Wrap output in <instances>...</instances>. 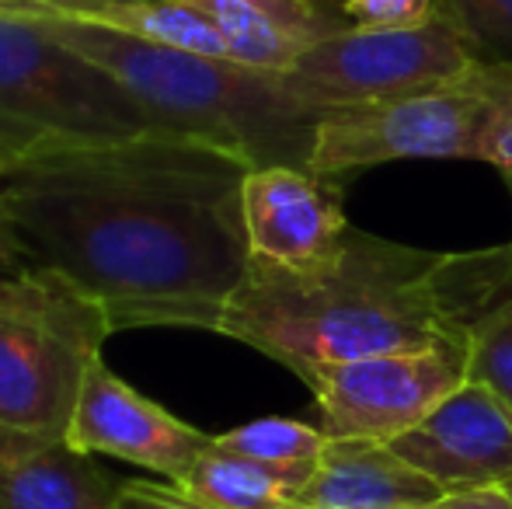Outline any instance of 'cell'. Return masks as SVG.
Here are the masks:
<instances>
[{"instance_id":"6da1fadb","label":"cell","mask_w":512,"mask_h":509,"mask_svg":"<svg viewBox=\"0 0 512 509\" xmlns=\"http://www.w3.org/2000/svg\"><path fill=\"white\" fill-rule=\"evenodd\" d=\"M248 164L168 129L53 150L0 171L28 269L53 272L119 328L216 332L251 269Z\"/></svg>"},{"instance_id":"7a4b0ae2","label":"cell","mask_w":512,"mask_h":509,"mask_svg":"<svg viewBox=\"0 0 512 509\" xmlns=\"http://www.w3.org/2000/svg\"><path fill=\"white\" fill-rule=\"evenodd\" d=\"M439 262L443 252L394 245L349 227L342 248L321 269L290 272L251 258L248 279L216 332L297 377L324 363L411 349L464 356L439 300Z\"/></svg>"},{"instance_id":"3957f363","label":"cell","mask_w":512,"mask_h":509,"mask_svg":"<svg viewBox=\"0 0 512 509\" xmlns=\"http://www.w3.org/2000/svg\"><path fill=\"white\" fill-rule=\"evenodd\" d=\"M18 11L39 18L63 46L108 70L143 105L154 129L227 150L248 168L290 164L310 171L317 126L331 109L307 98L290 74L154 46L28 7Z\"/></svg>"},{"instance_id":"277c9868","label":"cell","mask_w":512,"mask_h":509,"mask_svg":"<svg viewBox=\"0 0 512 509\" xmlns=\"http://www.w3.org/2000/svg\"><path fill=\"white\" fill-rule=\"evenodd\" d=\"M105 335V311L67 279L42 269L0 279V457L67 443Z\"/></svg>"},{"instance_id":"5b68a950","label":"cell","mask_w":512,"mask_h":509,"mask_svg":"<svg viewBox=\"0 0 512 509\" xmlns=\"http://www.w3.org/2000/svg\"><path fill=\"white\" fill-rule=\"evenodd\" d=\"M154 129L143 105L39 18L0 0V171Z\"/></svg>"},{"instance_id":"8992f818","label":"cell","mask_w":512,"mask_h":509,"mask_svg":"<svg viewBox=\"0 0 512 509\" xmlns=\"http://www.w3.org/2000/svg\"><path fill=\"white\" fill-rule=\"evenodd\" d=\"M512 112V70L474 67L457 81L384 102L331 109L317 126L310 171L342 182L387 161H488L495 133Z\"/></svg>"},{"instance_id":"52a82bcc","label":"cell","mask_w":512,"mask_h":509,"mask_svg":"<svg viewBox=\"0 0 512 509\" xmlns=\"http://www.w3.org/2000/svg\"><path fill=\"white\" fill-rule=\"evenodd\" d=\"M474 67L471 46L436 7L411 25H349L317 42L286 74L317 105L345 109L457 81Z\"/></svg>"},{"instance_id":"ba28073f","label":"cell","mask_w":512,"mask_h":509,"mask_svg":"<svg viewBox=\"0 0 512 509\" xmlns=\"http://www.w3.org/2000/svg\"><path fill=\"white\" fill-rule=\"evenodd\" d=\"M300 381L331 440H394L467 381V360L453 349H411L324 363Z\"/></svg>"},{"instance_id":"9c48e42d","label":"cell","mask_w":512,"mask_h":509,"mask_svg":"<svg viewBox=\"0 0 512 509\" xmlns=\"http://www.w3.org/2000/svg\"><path fill=\"white\" fill-rule=\"evenodd\" d=\"M67 443L81 454H105L147 468L175 485L206 454L213 436L129 387L105 356H95L77 394Z\"/></svg>"},{"instance_id":"30bf717a","label":"cell","mask_w":512,"mask_h":509,"mask_svg":"<svg viewBox=\"0 0 512 509\" xmlns=\"http://www.w3.org/2000/svg\"><path fill=\"white\" fill-rule=\"evenodd\" d=\"M387 443L446 492L512 482V408L478 381L453 387L422 422Z\"/></svg>"},{"instance_id":"8fae6325","label":"cell","mask_w":512,"mask_h":509,"mask_svg":"<svg viewBox=\"0 0 512 509\" xmlns=\"http://www.w3.org/2000/svg\"><path fill=\"white\" fill-rule=\"evenodd\" d=\"M241 210L251 258L276 269H321L349 234L338 182L290 164L251 168L241 185Z\"/></svg>"},{"instance_id":"7c38bea8","label":"cell","mask_w":512,"mask_h":509,"mask_svg":"<svg viewBox=\"0 0 512 509\" xmlns=\"http://www.w3.org/2000/svg\"><path fill=\"white\" fill-rule=\"evenodd\" d=\"M199 11L227 42L230 60L258 70H293L317 42L356 21L345 0H178Z\"/></svg>"},{"instance_id":"4fadbf2b","label":"cell","mask_w":512,"mask_h":509,"mask_svg":"<svg viewBox=\"0 0 512 509\" xmlns=\"http://www.w3.org/2000/svg\"><path fill=\"white\" fill-rule=\"evenodd\" d=\"M432 482L387 440H331L324 443L314 471L297 489V509H408L443 496Z\"/></svg>"},{"instance_id":"5bb4252c","label":"cell","mask_w":512,"mask_h":509,"mask_svg":"<svg viewBox=\"0 0 512 509\" xmlns=\"http://www.w3.org/2000/svg\"><path fill=\"white\" fill-rule=\"evenodd\" d=\"M70 443L0 457V509H119V489Z\"/></svg>"},{"instance_id":"9a60e30c","label":"cell","mask_w":512,"mask_h":509,"mask_svg":"<svg viewBox=\"0 0 512 509\" xmlns=\"http://www.w3.org/2000/svg\"><path fill=\"white\" fill-rule=\"evenodd\" d=\"M300 485L304 478L244 461L209 443V450L192 464L189 475L178 478L175 489L206 509H297L293 496Z\"/></svg>"},{"instance_id":"2e32d148","label":"cell","mask_w":512,"mask_h":509,"mask_svg":"<svg viewBox=\"0 0 512 509\" xmlns=\"http://www.w3.org/2000/svg\"><path fill=\"white\" fill-rule=\"evenodd\" d=\"M324 443H328L324 429L307 426V422L297 419H283V415L244 422V426L230 429V433L213 436L216 450H227V454L244 457V461L286 471V475H297L304 482L310 471H314Z\"/></svg>"},{"instance_id":"e0dca14e","label":"cell","mask_w":512,"mask_h":509,"mask_svg":"<svg viewBox=\"0 0 512 509\" xmlns=\"http://www.w3.org/2000/svg\"><path fill=\"white\" fill-rule=\"evenodd\" d=\"M481 67L512 70V0H436Z\"/></svg>"},{"instance_id":"ac0fdd59","label":"cell","mask_w":512,"mask_h":509,"mask_svg":"<svg viewBox=\"0 0 512 509\" xmlns=\"http://www.w3.org/2000/svg\"><path fill=\"white\" fill-rule=\"evenodd\" d=\"M467 381L492 387L512 408V300L467 332Z\"/></svg>"},{"instance_id":"d6986e66","label":"cell","mask_w":512,"mask_h":509,"mask_svg":"<svg viewBox=\"0 0 512 509\" xmlns=\"http://www.w3.org/2000/svg\"><path fill=\"white\" fill-rule=\"evenodd\" d=\"M356 25H411L436 11V0H345Z\"/></svg>"},{"instance_id":"ffe728a7","label":"cell","mask_w":512,"mask_h":509,"mask_svg":"<svg viewBox=\"0 0 512 509\" xmlns=\"http://www.w3.org/2000/svg\"><path fill=\"white\" fill-rule=\"evenodd\" d=\"M119 509H206V506L185 499L175 485L164 489L157 482H126L119 485Z\"/></svg>"},{"instance_id":"44dd1931","label":"cell","mask_w":512,"mask_h":509,"mask_svg":"<svg viewBox=\"0 0 512 509\" xmlns=\"http://www.w3.org/2000/svg\"><path fill=\"white\" fill-rule=\"evenodd\" d=\"M408 509H512V496L502 485L492 489H460V492H443L439 499L422 506H408Z\"/></svg>"},{"instance_id":"7402d4cb","label":"cell","mask_w":512,"mask_h":509,"mask_svg":"<svg viewBox=\"0 0 512 509\" xmlns=\"http://www.w3.org/2000/svg\"><path fill=\"white\" fill-rule=\"evenodd\" d=\"M485 164L499 168V175L506 178V185H509V192H512V112H509L506 119H502L499 133H495L492 147H488V161Z\"/></svg>"},{"instance_id":"603a6c76","label":"cell","mask_w":512,"mask_h":509,"mask_svg":"<svg viewBox=\"0 0 512 509\" xmlns=\"http://www.w3.org/2000/svg\"><path fill=\"white\" fill-rule=\"evenodd\" d=\"M25 269L28 265L18 252V245H14L11 227H7V220H4V210H0V279L18 276V272H25Z\"/></svg>"},{"instance_id":"cb8c5ba5","label":"cell","mask_w":512,"mask_h":509,"mask_svg":"<svg viewBox=\"0 0 512 509\" xmlns=\"http://www.w3.org/2000/svg\"><path fill=\"white\" fill-rule=\"evenodd\" d=\"M32 4H56V0H32Z\"/></svg>"},{"instance_id":"d4e9b609","label":"cell","mask_w":512,"mask_h":509,"mask_svg":"<svg viewBox=\"0 0 512 509\" xmlns=\"http://www.w3.org/2000/svg\"><path fill=\"white\" fill-rule=\"evenodd\" d=\"M502 489H506V492H509V496H512V482H506V485H502Z\"/></svg>"}]
</instances>
